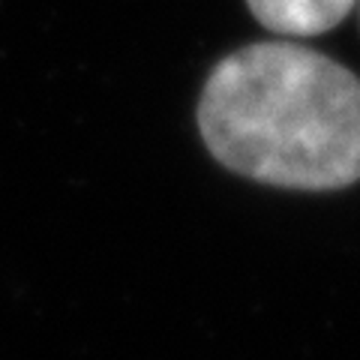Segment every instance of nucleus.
Here are the masks:
<instances>
[{
	"instance_id": "nucleus-1",
	"label": "nucleus",
	"mask_w": 360,
	"mask_h": 360,
	"mask_svg": "<svg viewBox=\"0 0 360 360\" xmlns=\"http://www.w3.org/2000/svg\"><path fill=\"white\" fill-rule=\"evenodd\" d=\"M213 160L267 186L328 193L360 180V78L279 39L225 54L198 99Z\"/></svg>"
},
{
	"instance_id": "nucleus-2",
	"label": "nucleus",
	"mask_w": 360,
	"mask_h": 360,
	"mask_svg": "<svg viewBox=\"0 0 360 360\" xmlns=\"http://www.w3.org/2000/svg\"><path fill=\"white\" fill-rule=\"evenodd\" d=\"M357 0H246L255 21L279 37H321L342 25Z\"/></svg>"
}]
</instances>
